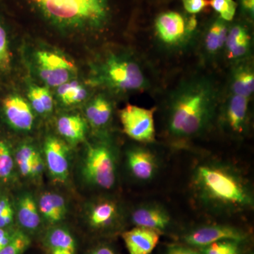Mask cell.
Instances as JSON below:
<instances>
[{
	"label": "cell",
	"mask_w": 254,
	"mask_h": 254,
	"mask_svg": "<svg viewBox=\"0 0 254 254\" xmlns=\"http://www.w3.org/2000/svg\"><path fill=\"white\" fill-rule=\"evenodd\" d=\"M155 109H146L136 105H127L120 110V118L123 131L138 143L150 144L155 141Z\"/></svg>",
	"instance_id": "6"
},
{
	"label": "cell",
	"mask_w": 254,
	"mask_h": 254,
	"mask_svg": "<svg viewBox=\"0 0 254 254\" xmlns=\"http://www.w3.org/2000/svg\"><path fill=\"white\" fill-rule=\"evenodd\" d=\"M241 4L246 12L250 14L251 16H254V0H241Z\"/></svg>",
	"instance_id": "40"
},
{
	"label": "cell",
	"mask_w": 254,
	"mask_h": 254,
	"mask_svg": "<svg viewBox=\"0 0 254 254\" xmlns=\"http://www.w3.org/2000/svg\"><path fill=\"white\" fill-rule=\"evenodd\" d=\"M132 223L136 227H145L161 232L168 230L172 224L171 215L163 205L144 203L133 209Z\"/></svg>",
	"instance_id": "12"
},
{
	"label": "cell",
	"mask_w": 254,
	"mask_h": 254,
	"mask_svg": "<svg viewBox=\"0 0 254 254\" xmlns=\"http://www.w3.org/2000/svg\"><path fill=\"white\" fill-rule=\"evenodd\" d=\"M40 76L48 86L59 87L69 81L74 75L73 64L66 58L50 51H39L36 54Z\"/></svg>",
	"instance_id": "8"
},
{
	"label": "cell",
	"mask_w": 254,
	"mask_h": 254,
	"mask_svg": "<svg viewBox=\"0 0 254 254\" xmlns=\"http://www.w3.org/2000/svg\"><path fill=\"white\" fill-rule=\"evenodd\" d=\"M155 35L160 43L169 48L186 44L190 38L187 21L181 14L170 11L162 13L155 21Z\"/></svg>",
	"instance_id": "10"
},
{
	"label": "cell",
	"mask_w": 254,
	"mask_h": 254,
	"mask_svg": "<svg viewBox=\"0 0 254 254\" xmlns=\"http://www.w3.org/2000/svg\"><path fill=\"white\" fill-rule=\"evenodd\" d=\"M28 97L29 99L31 100L32 106H33V109L36 110L37 113L38 114L46 113L43 105L42 104L41 100L40 99L39 95H38V90H37V86L31 87L29 90V93H28Z\"/></svg>",
	"instance_id": "35"
},
{
	"label": "cell",
	"mask_w": 254,
	"mask_h": 254,
	"mask_svg": "<svg viewBox=\"0 0 254 254\" xmlns=\"http://www.w3.org/2000/svg\"><path fill=\"white\" fill-rule=\"evenodd\" d=\"M165 254H200L199 252L185 246L173 245L168 247Z\"/></svg>",
	"instance_id": "37"
},
{
	"label": "cell",
	"mask_w": 254,
	"mask_h": 254,
	"mask_svg": "<svg viewBox=\"0 0 254 254\" xmlns=\"http://www.w3.org/2000/svg\"><path fill=\"white\" fill-rule=\"evenodd\" d=\"M30 245L31 240L26 234L15 231L11 241L0 250V254H23Z\"/></svg>",
	"instance_id": "29"
},
{
	"label": "cell",
	"mask_w": 254,
	"mask_h": 254,
	"mask_svg": "<svg viewBox=\"0 0 254 254\" xmlns=\"http://www.w3.org/2000/svg\"><path fill=\"white\" fill-rule=\"evenodd\" d=\"M210 5L226 22L232 21L236 14L237 4L234 0H210Z\"/></svg>",
	"instance_id": "30"
},
{
	"label": "cell",
	"mask_w": 254,
	"mask_h": 254,
	"mask_svg": "<svg viewBox=\"0 0 254 254\" xmlns=\"http://www.w3.org/2000/svg\"><path fill=\"white\" fill-rule=\"evenodd\" d=\"M58 130L62 136L71 142L81 141L84 138L86 125L78 115H66L59 119L57 123Z\"/></svg>",
	"instance_id": "23"
},
{
	"label": "cell",
	"mask_w": 254,
	"mask_h": 254,
	"mask_svg": "<svg viewBox=\"0 0 254 254\" xmlns=\"http://www.w3.org/2000/svg\"><path fill=\"white\" fill-rule=\"evenodd\" d=\"M46 163L56 181L64 182L68 175V151L63 141L55 137L47 138L44 145Z\"/></svg>",
	"instance_id": "13"
},
{
	"label": "cell",
	"mask_w": 254,
	"mask_h": 254,
	"mask_svg": "<svg viewBox=\"0 0 254 254\" xmlns=\"http://www.w3.org/2000/svg\"><path fill=\"white\" fill-rule=\"evenodd\" d=\"M37 90L46 113H50L53 109V99L50 91L45 87L37 86Z\"/></svg>",
	"instance_id": "34"
},
{
	"label": "cell",
	"mask_w": 254,
	"mask_h": 254,
	"mask_svg": "<svg viewBox=\"0 0 254 254\" xmlns=\"http://www.w3.org/2000/svg\"><path fill=\"white\" fill-rule=\"evenodd\" d=\"M254 91V71L247 60L235 63L229 80V93L251 98Z\"/></svg>",
	"instance_id": "18"
},
{
	"label": "cell",
	"mask_w": 254,
	"mask_h": 254,
	"mask_svg": "<svg viewBox=\"0 0 254 254\" xmlns=\"http://www.w3.org/2000/svg\"><path fill=\"white\" fill-rule=\"evenodd\" d=\"M17 217L20 225L28 230H35L41 223L39 210L31 195H23L18 203Z\"/></svg>",
	"instance_id": "22"
},
{
	"label": "cell",
	"mask_w": 254,
	"mask_h": 254,
	"mask_svg": "<svg viewBox=\"0 0 254 254\" xmlns=\"http://www.w3.org/2000/svg\"><path fill=\"white\" fill-rule=\"evenodd\" d=\"M45 164L46 163H45L44 160L41 158L39 153H37L32 162L30 176L33 177L40 176L44 171Z\"/></svg>",
	"instance_id": "36"
},
{
	"label": "cell",
	"mask_w": 254,
	"mask_h": 254,
	"mask_svg": "<svg viewBox=\"0 0 254 254\" xmlns=\"http://www.w3.org/2000/svg\"><path fill=\"white\" fill-rule=\"evenodd\" d=\"M90 254H115V253L110 247L103 246V247L95 249L94 250L92 251Z\"/></svg>",
	"instance_id": "41"
},
{
	"label": "cell",
	"mask_w": 254,
	"mask_h": 254,
	"mask_svg": "<svg viewBox=\"0 0 254 254\" xmlns=\"http://www.w3.org/2000/svg\"><path fill=\"white\" fill-rule=\"evenodd\" d=\"M252 35L245 25L236 23L229 27L225 52L234 63L247 59L252 51Z\"/></svg>",
	"instance_id": "14"
},
{
	"label": "cell",
	"mask_w": 254,
	"mask_h": 254,
	"mask_svg": "<svg viewBox=\"0 0 254 254\" xmlns=\"http://www.w3.org/2000/svg\"><path fill=\"white\" fill-rule=\"evenodd\" d=\"M37 153L36 149L29 144L21 145L16 150L15 161L23 176H30L32 162Z\"/></svg>",
	"instance_id": "27"
},
{
	"label": "cell",
	"mask_w": 254,
	"mask_h": 254,
	"mask_svg": "<svg viewBox=\"0 0 254 254\" xmlns=\"http://www.w3.org/2000/svg\"><path fill=\"white\" fill-rule=\"evenodd\" d=\"M83 173L87 182L93 186L105 190L113 189L117 181V160L111 147L105 143L90 146Z\"/></svg>",
	"instance_id": "5"
},
{
	"label": "cell",
	"mask_w": 254,
	"mask_h": 254,
	"mask_svg": "<svg viewBox=\"0 0 254 254\" xmlns=\"http://www.w3.org/2000/svg\"><path fill=\"white\" fill-rule=\"evenodd\" d=\"M14 210L9 199L0 198V228H6L13 221Z\"/></svg>",
	"instance_id": "31"
},
{
	"label": "cell",
	"mask_w": 254,
	"mask_h": 254,
	"mask_svg": "<svg viewBox=\"0 0 254 254\" xmlns=\"http://www.w3.org/2000/svg\"><path fill=\"white\" fill-rule=\"evenodd\" d=\"M126 160L127 168L131 177L143 184L154 180L160 170L158 156L144 144L128 150Z\"/></svg>",
	"instance_id": "11"
},
{
	"label": "cell",
	"mask_w": 254,
	"mask_h": 254,
	"mask_svg": "<svg viewBox=\"0 0 254 254\" xmlns=\"http://www.w3.org/2000/svg\"><path fill=\"white\" fill-rule=\"evenodd\" d=\"M3 109L10 125L21 131H29L33 127V117L27 102L17 95H11L3 101Z\"/></svg>",
	"instance_id": "16"
},
{
	"label": "cell",
	"mask_w": 254,
	"mask_h": 254,
	"mask_svg": "<svg viewBox=\"0 0 254 254\" xmlns=\"http://www.w3.org/2000/svg\"><path fill=\"white\" fill-rule=\"evenodd\" d=\"M47 245L52 250H66L73 254L75 242L70 232L64 228L56 227L48 232L46 237Z\"/></svg>",
	"instance_id": "24"
},
{
	"label": "cell",
	"mask_w": 254,
	"mask_h": 254,
	"mask_svg": "<svg viewBox=\"0 0 254 254\" xmlns=\"http://www.w3.org/2000/svg\"><path fill=\"white\" fill-rule=\"evenodd\" d=\"M160 236V232L141 227H135L123 234L129 254H151L158 245Z\"/></svg>",
	"instance_id": "15"
},
{
	"label": "cell",
	"mask_w": 254,
	"mask_h": 254,
	"mask_svg": "<svg viewBox=\"0 0 254 254\" xmlns=\"http://www.w3.org/2000/svg\"><path fill=\"white\" fill-rule=\"evenodd\" d=\"M58 94L64 104L74 105L86 99L87 91L78 82L68 81L58 87Z\"/></svg>",
	"instance_id": "25"
},
{
	"label": "cell",
	"mask_w": 254,
	"mask_h": 254,
	"mask_svg": "<svg viewBox=\"0 0 254 254\" xmlns=\"http://www.w3.org/2000/svg\"><path fill=\"white\" fill-rule=\"evenodd\" d=\"M50 21L60 27L100 30L109 21L108 0H29Z\"/></svg>",
	"instance_id": "3"
},
{
	"label": "cell",
	"mask_w": 254,
	"mask_h": 254,
	"mask_svg": "<svg viewBox=\"0 0 254 254\" xmlns=\"http://www.w3.org/2000/svg\"><path fill=\"white\" fill-rule=\"evenodd\" d=\"M182 2L187 12L193 15L203 11L208 4L207 0H182Z\"/></svg>",
	"instance_id": "33"
},
{
	"label": "cell",
	"mask_w": 254,
	"mask_h": 254,
	"mask_svg": "<svg viewBox=\"0 0 254 254\" xmlns=\"http://www.w3.org/2000/svg\"><path fill=\"white\" fill-rule=\"evenodd\" d=\"M218 85L206 76H192L180 82L165 106V127L169 138L185 143L206 133L218 120Z\"/></svg>",
	"instance_id": "2"
},
{
	"label": "cell",
	"mask_w": 254,
	"mask_h": 254,
	"mask_svg": "<svg viewBox=\"0 0 254 254\" xmlns=\"http://www.w3.org/2000/svg\"><path fill=\"white\" fill-rule=\"evenodd\" d=\"M11 62L7 36L4 28L0 25V68L6 69Z\"/></svg>",
	"instance_id": "32"
},
{
	"label": "cell",
	"mask_w": 254,
	"mask_h": 254,
	"mask_svg": "<svg viewBox=\"0 0 254 254\" xmlns=\"http://www.w3.org/2000/svg\"><path fill=\"white\" fill-rule=\"evenodd\" d=\"M247 237V232L239 227L222 224H211L195 227L185 235L183 240L190 247L200 249L222 240L245 242Z\"/></svg>",
	"instance_id": "9"
},
{
	"label": "cell",
	"mask_w": 254,
	"mask_h": 254,
	"mask_svg": "<svg viewBox=\"0 0 254 254\" xmlns=\"http://www.w3.org/2000/svg\"><path fill=\"white\" fill-rule=\"evenodd\" d=\"M236 240H222L200 248V254H242V243Z\"/></svg>",
	"instance_id": "26"
},
{
	"label": "cell",
	"mask_w": 254,
	"mask_h": 254,
	"mask_svg": "<svg viewBox=\"0 0 254 254\" xmlns=\"http://www.w3.org/2000/svg\"><path fill=\"white\" fill-rule=\"evenodd\" d=\"M197 28V20L194 15L190 16V19L187 21V30L190 36H193Z\"/></svg>",
	"instance_id": "39"
},
{
	"label": "cell",
	"mask_w": 254,
	"mask_h": 254,
	"mask_svg": "<svg viewBox=\"0 0 254 254\" xmlns=\"http://www.w3.org/2000/svg\"><path fill=\"white\" fill-rule=\"evenodd\" d=\"M14 160L9 146L0 140V179L7 182L12 176Z\"/></svg>",
	"instance_id": "28"
},
{
	"label": "cell",
	"mask_w": 254,
	"mask_h": 254,
	"mask_svg": "<svg viewBox=\"0 0 254 254\" xmlns=\"http://www.w3.org/2000/svg\"><path fill=\"white\" fill-rule=\"evenodd\" d=\"M15 231H10L6 228H0V250L7 245L14 236Z\"/></svg>",
	"instance_id": "38"
},
{
	"label": "cell",
	"mask_w": 254,
	"mask_h": 254,
	"mask_svg": "<svg viewBox=\"0 0 254 254\" xmlns=\"http://www.w3.org/2000/svg\"><path fill=\"white\" fill-rule=\"evenodd\" d=\"M250 100V98L229 93L223 105L219 108V123L225 131L235 138L245 136L248 131Z\"/></svg>",
	"instance_id": "7"
},
{
	"label": "cell",
	"mask_w": 254,
	"mask_h": 254,
	"mask_svg": "<svg viewBox=\"0 0 254 254\" xmlns=\"http://www.w3.org/2000/svg\"><path fill=\"white\" fill-rule=\"evenodd\" d=\"M38 210L48 221L56 223L63 220L66 214V202L62 195L46 193L40 198Z\"/></svg>",
	"instance_id": "21"
},
{
	"label": "cell",
	"mask_w": 254,
	"mask_h": 254,
	"mask_svg": "<svg viewBox=\"0 0 254 254\" xmlns=\"http://www.w3.org/2000/svg\"><path fill=\"white\" fill-rule=\"evenodd\" d=\"M120 215V208L116 202L110 199H102L91 207L88 220L92 227L103 229L116 223Z\"/></svg>",
	"instance_id": "19"
},
{
	"label": "cell",
	"mask_w": 254,
	"mask_h": 254,
	"mask_svg": "<svg viewBox=\"0 0 254 254\" xmlns=\"http://www.w3.org/2000/svg\"><path fill=\"white\" fill-rule=\"evenodd\" d=\"M190 190L197 206L215 215H233L254 208L252 184L236 165L210 159L195 164Z\"/></svg>",
	"instance_id": "1"
},
{
	"label": "cell",
	"mask_w": 254,
	"mask_h": 254,
	"mask_svg": "<svg viewBox=\"0 0 254 254\" xmlns=\"http://www.w3.org/2000/svg\"><path fill=\"white\" fill-rule=\"evenodd\" d=\"M228 29L226 21L220 17L208 25L201 39V50L205 58L212 59L225 50Z\"/></svg>",
	"instance_id": "17"
},
{
	"label": "cell",
	"mask_w": 254,
	"mask_h": 254,
	"mask_svg": "<svg viewBox=\"0 0 254 254\" xmlns=\"http://www.w3.org/2000/svg\"><path fill=\"white\" fill-rule=\"evenodd\" d=\"M98 83L116 93H139L150 82L138 60L128 53H111L97 67Z\"/></svg>",
	"instance_id": "4"
},
{
	"label": "cell",
	"mask_w": 254,
	"mask_h": 254,
	"mask_svg": "<svg viewBox=\"0 0 254 254\" xmlns=\"http://www.w3.org/2000/svg\"><path fill=\"white\" fill-rule=\"evenodd\" d=\"M53 254H73L71 252L66 250H56L53 251Z\"/></svg>",
	"instance_id": "42"
},
{
	"label": "cell",
	"mask_w": 254,
	"mask_h": 254,
	"mask_svg": "<svg viewBox=\"0 0 254 254\" xmlns=\"http://www.w3.org/2000/svg\"><path fill=\"white\" fill-rule=\"evenodd\" d=\"M87 120L95 128H103L109 124L113 115V105L103 95L92 100L86 110Z\"/></svg>",
	"instance_id": "20"
}]
</instances>
